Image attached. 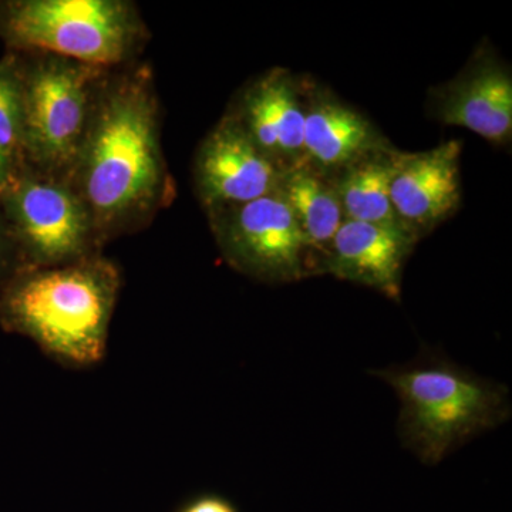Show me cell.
Wrapping results in <instances>:
<instances>
[{
    "mask_svg": "<svg viewBox=\"0 0 512 512\" xmlns=\"http://www.w3.org/2000/svg\"><path fill=\"white\" fill-rule=\"evenodd\" d=\"M426 113L444 126L467 128L495 147L512 138V72L487 39L466 66L427 92Z\"/></svg>",
    "mask_w": 512,
    "mask_h": 512,
    "instance_id": "cell-8",
    "label": "cell"
},
{
    "mask_svg": "<svg viewBox=\"0 0 512 512\" xmlns=\"http://www.w3.org/2000/svg\"><path fill=\"white\" fill-rule=\"evenodd\" d=\"M396 150L393 146L369 154L332 175L345 220L403 227L394 214L390 200V181Z\"/></svg>",
    "mask_w": 512,
    "mask_h": 512,
    "instance_id": "cell-15",
    "label": "cell"
},
{
    "mask_svg": "<svg viewBox=\"0 0 512 512\" xmlns=\"http://www.w3.org/2000/svg\"><path fill=\"white\" fill-rule=\"evenodd\" d=\"M207 215L222 258L239 274L265 284L318 275L315 256L278 190Z\"/></svg>",
    "mask_w": 512,
    "mask_h": 512,
    "instance_id": "cell-6",
    "label": "cell"
},
{
    "mask_svg": "<svg viewBox=\"0 0 512 512\" xmlns=\"http://www.w3.org/2000/svg\"><path fill=\"white\" fill-rule=\"evenodd\" d=\"M279 194L291 208L316 262V274L336 232L345 221L332 175L308 163L284 171Z\"/></svg>",
    "mask_w": 512,
    "mask_h": 512,
    "instance_id": "cell-14",
    "label": "cell"
},
{
    "mask_svg": "<svg viewBox=\"0 0 512 512\" xmlns=\"http://www.w3.org/2000/svg\"><path fill=\"white\" fill-rule=\"evenodd\" d=\"M126 0H13L0 3V36L19 50L92 66L126 64L147 30Z\"/></svg>",
    "mask_w": 512,
    "mask_h": 512,
    "instance_id": "cell-4",
    "label": "cell"
},
{
    "mask_svg": "<svg viewBox=\"0 0 512 512\" xmlns=\"http://www.w3.org/2000/svg\"><path fill=\"white\" fill-rule=\"evenodd\" d=\"M19 174L18 161L0 151V195L3 194Z\"/></svg>",
    "mask_w": 512,
    "mask_h": 512,
    "instance_id": "cell-18",
    "label": "cell"
},
{
    "mask_svg": "<svg viewBox=\"0 0 512 512\" xmlns=\"http://www.w3.org/2000/svg\"><path fill=\"white\" fill-rule=\"evenodd\" d=\"M110 70L53 55L23 66L22 154L37 173L69 177Z\"/></svg>",
    "mask_w": 512,
    "mask_h": 512,
    "instance_id": "cell-5",
    "label": "cell"
},
{
    "mask_svg": "<svg viewBox=\"0 0 512 512\" xmlns=\"http://www.w3.org/2000/svg\"><path fill=\"white\" fill-rule=\"evenodd\" d=\"M305 104V163L335 175L360 158L393 147L372 120L329 87L301 77Z\"/></svg>",
    "mask_w": 512,
    "mask_h": 512,
    "instance_id": "cell-13",
    "label": "cell"
},
{
    "mask_svg": "<svg viewBox=\"0 0 512 512\" xmlns=\"http://www.w3.org/2000/svg\"><path fill=\"white\" fill-rule=\"evenodd\" d=\"M6 256H8V237H6L5 229L0 225V271L5 268Z\"/></svg>",
    "mask_w": 512,
    "mask_h": 512,
    "instance_id": "cell-19",
    "label": "cell"
},
{
    "mask_svg": "<svg viewBox=\"0 0 512 512\" xmlns=\"http://www.w3.org/2000/svg\"><path fill=\"white\" fill-rule=\"evenodd\" d=\"M2 198L23 266L49 268L100 254L92 217L62 178L19 171Z\"/></svg>",
    "mask_w": 512,
    "mask_h": 512,
    "instance_id": "cell-7",
    "label": "cell"
},
{
    "mask_svg": "<svg viewBox=\"0 0 512 512\" xmlns=\"http://www.w3.org/2000/svg\"><path fill=\"white\" fill-rule=\"evenodd\" d=\"M121 288L120 269L101 254L72 264L22 266L0 292V322L73 369L100 363Z\"/></svg>",
    "mask_w": 512,
    "mask_h": 512,
    "instance_id": "cell-2",
    "label": "cell"
},
{
    "mask_svg": "<svg viewBox=\"0 0 512 512\" xmlns=\"http://www.w3.org/2000/svg\"><path fill=\"white\" fill-rule=\"evenodd\" d=\"M177 512H239L228 498L218 494H202L185 503Z\"/></svg>",
    "mask_w": 512,
    "mask_h": 512,
    "instance_id": "cell-17",
    "label": "cell"
},
{
    "mask_svg": "<svg viewBox=\"0 0 512 512\" xmlns=\"http://www.w3.org/2000/svg\"><path fill=\"white\" fill-rule=\"evenodd\" d=\"M461 151L458 140L417 153L394 151L390 200L397 220L419 239L460 210Z\"/></svg>",
    "mask_w": 512,
    "mask_h": 512,
    "instance_id": "cell-10",
    "label": "cell"
},
{
    "mask_svg": "<svg viewBox=\"0 0 512 512\" xmlns=\"http://www.w3.org/2000/svg\"><path fill=\"white\" fill-rule=\"evenodd\" d=\"M227 113L282 171L305 163L302 80L274 67L249 82Z\"/></svg>",
    "mask_w": 512,
    "mask_h": 512,
    "instance_id": "cell-11",
    "label": "cell"
},
{
    "mask_svg": "<svg viewBox=\"0 0 512 512\" xmlns=\"http://www.w3.org/2000/svg\"><path fill=\"white\" fill-rule=\"evenodd\" d=\"M372 373L390 384L402 403L403 446L429 466L510 417L504 384L481 379L440 356L426 355L412 365Z\"/></svg>",
    "mask_w": 512,
    "mask_h": 512,
    "instance_id": "cell-3",
    "label": "cell"
},
{
    "mask_svg": "<svg viewBox=\"0 0 512 512\" xmlns=\"http://www.w3.org/2000/svg\"><path fill=\"white\" fill-rule=\"evenodd\" d=\"M64 181L86 205L100 245L173 202L175 183L165 163L160 106L147 66L107 74Z\"/></svg>",
    "mask_w": 512,
    "mask_h": 512,
    "instance_id": "cell-1",
    "label": "cell"
},
{
    "mask_svg": "<svg viewBox=\"0 0 512 512\" xmlns=\"http://www.w3.org/2000/svg\"><path fill=\"white\" fill-rule=\"evenodd\" d=\"M419 241L399 225L345 220L320 262L319 275L376 289L399 302L404 265Z\"/></svg>",
    "mask_w": 512,
    "mask_h": 512,
    "instance_id": "cell-12",
    "label": "cell"
},
{
    "mask_svg": "<svg viewBox=\"0 0 512 512\" xmlns=\"http://www.w3.org/2000/svg\"><path fill=\"white\" fill-rule=\"evenodd\" d=\"M23 64L9 56L0 62V151L23 160Z\"/></svg>",
    "mask_w": 512,
    "mask_h": 512,
    "instance_id": "cell-16",
    "label": "cell"
},
{
    "mask_svg": "<svg viewBox=\"0 0 512 512\" xmlns=\"http://www.w3.org/2000/svg\"><path fill=\"white\" fill-rule=\"evenodd\" d=\"M282 174L228 113L201 141L192 167L195 192L207 212L272 194Z\"/></svg>",
    "mask_w": 512,
    "mask_h": 512,
    "instance_id": "cell-9",
    "label": "cell"
}]
</instances>
